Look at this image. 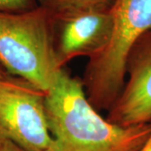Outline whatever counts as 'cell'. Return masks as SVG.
<instances>
[{"label": "cell", "mask_w": 151, "mask_h": 151, "mask_svg": "<svg viewBox=\"0 0 151 151\" xmlns=\"http://www.w3.org/2000/svg\"><path fill=\"white\" fill-rule=\"evenodd\" d=\"M150 124L151 127V122L150 123ZM139 151H151V130H150V136L148 138V139L146 140L145 144L143 145V147L141 148Z\"/></svg>", "instance_id": "cell-10"}, {"label": "cell", "mask_w": 151, "mask_h": 151, "mask_svg": "<svg viewBox=\"0 0 151 151\" xmlns=\"http://www.w3.org/2000/svg\"><path fill=\"white\" fill-rule=\"evenodd\" d=\"M9 76V74L4 69V67L2 65H0V78L1 77H5V76Z\"/></svg>", "instance_id": "cell-11"}, {"label": "cell", "mask_w": 151, "mask_h": 151, "mask_svg": "<svg viewBox=\"0 0 151 151\" xmlns=\"http://www.w3.org/2000/svg\"><path fill=\"white\" fill-rule=\"evenodd\" d=\"M111 14V38L100 53L89 59L82 79L86 97L97 111H108L124 87L130 50L151 29V0H115Z\"/></svg>", "instance_id": "cell-3"}, {"label": "cell", "mask_w": 151, "mask_h": 151, "mask_svg": "<svg viewBox=\"0 0 151 151\" xmlns=\"http://www.w3.org/2000/svg\"><path fill=\"white\" fill-rule=\"evenodd\" d=\"M45 92L14 76L0 78V134L27 151H56Z\"/></svg>", "instance_id": "cell-4"}, {"label": "cell", "mask_w": 151, "mask_h": 151, "mask_svg": "<svg viewBox=\"0 0 151 151\" xmlns=\"http://www.w3.org/2000/svg\"><path fill=\"white\" fill-rule=\"evenodd\" d=\"M0 151H27L0 134Z\"/></svg>", "instance_id": "cell-9"}, {"label": "cell", "mask_w": 151, "mask_h": 151, "mask_svg": "<svg viewBox=\"0 0 151 151\" xmlns=\"http://www.w3.org/2000/svg\"><path fill=\"white\" fill-rule=\"evenodd\" d=\"M37 0H0L1 13H19L37 8Z\"/></svg>", "instance_id": "cell-8"}, {"label": "cell", "mask_w": 151, "mask_h": 151, "mask_svg": "<svg viewBox=\"0 0 151 151\" xmlns=\"http://www.w3.org/2000/svg\"><path fill=\"white\" fill-rule=\"evenodd\" d=\"M45 103L56 151H139L150 134V124L122 127L103 119L82 80L65 67L45 92Z\"/></svg>", "instance_id": "cell-1"}, {"label": "cell", "mask_w": 151, "mask_h": 151, "mask_svg": "<svg viewBox=\"0 0 151 151\" xmlns=\"http://www.w3.org/2000/svg\"><path fill=\"white\" fill-rule=\"evenodd\" d=\"M0 65L11 76L46 92L60 68L54 19L38 6L19 13L0 12Z\"/></svg>", "instance_id": "cell-2"}, {"label": "cell", "mask_w": 151, "mask_h": 151, "mask_svg": "<svg viewBox=\"0 0 151 151\" xmlns=\"http://www.w3.org/2000/svg\"><path fill=\"white\" fill-rule=\"evenodd\" d=\"M125 83L107 120L122 127L151 122V29L142 35L128 55Z\"/></svg>", "instance_id": "cell-5"}, {"label": "cell", "mask_w": 151, "mask_h": 151, "mask_svg": "<svg viewBox=\"0 0 151 151\" xmlns=\"http://www.w3.org/2000/svg\"><path fill=\"white\" fill-rule=\"evenodd\" d=\"M38 4L53 17L85 12L111 10L115 0H37Z\"/></svg>", "instance_id": "cell-7"}, {"label": "cell", "mask_w": 151, "mask_h": 151, "mask_svg": "<svg viewBox=\"0 0 151 151\" xmlns=\"http://www.w3.org/2000/svg\"><path fill=\"white\" fill-rule=\"evenodd\" d=\"M54 19L55 49L60 68L79 56L89 59L108 45L113 32L111 10L85 12Z\"/></svg>", "instance_id": "cell-6"}]
</instances>
